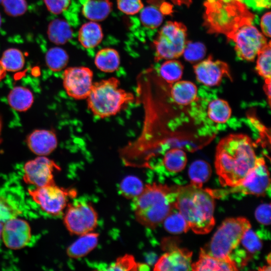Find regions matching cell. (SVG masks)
I'll return each instance as SVG.
<instances>
[{
  "label": "cell",
  "instance_id": "obj_21",
  "mask_svg": "<svg viewBox=\"0 0 271 271\" xmlns=\"http://www.w3.org/2000/svg\"><path fill=\"white\" fill-rule=\"evenodd\" d=\"M110 0H86L83 4V16L91 21L101 22L106 19L112 10Z\"/></svg>",
  "mask_w": 271,
  "mask_h": 271
},
{
  "label": "cell",
  "instance_id": "obj_11",
  "mask_svg": "<svg viewBox=\"0 0 271 271\" xmlns=\"http://www.w3.org/2000/svg\"><path fill=\"white\" fill-rule=\"evenodd\" d=\"M231 40L234 43L237 57L248 61H253L258 52L267 44L264 36L252 24L239 28Z\"/></svg>",
  "mask_w": 271,
  "mask_h": 271
},
{
  "label": "cell",
  "instance_id": "obj_49",
  "mask_svg": "<svg viewBox=\"0 0 271 271\" xmlns=\"http://www.w3.org/2000/svg\"><path fill=\"white\" fill-rule=\"evenodd\" d=\"M2 130V121L1 118L0 117V143L1 142V141H2V138H1Z\"/></svg>",
  "mask_w": 271,
  "mask_h": 271
},
{
  "label": "cell",
  "instance_id": "obj_46",
  "mask_svg": "<svg viewBox=\"0 0 271 271\" xmlns=\"http://www.w3.org/2000/svg\"><path fill=\"white\" fill-rule=\"evenodd\" d=\"M263 89L268 99V103H270V80H264Z\"/></svg>",
  "mask_w": 271,
  "mask_h": 271
},
{
  "label": "cell",
  "instance_id": "obj_33",
  "mask_svg": "<svg viewBox=\"0 0 271 271\" xmlns=\"http://www.w3.org/2000/svg\"><path fill=\"white\" fill-rule=\"evenodd\" d=\"M140 19L146 28L155 29L160 26L163 21V13L154 6L144 7L140 12Z\"/></svg>",
  "mask_w": 271,
  "mask_h": 271
},
{
  "label": "cell",
  "instance_id": "obj_28",
  "mask_svg": "<svg viewBox=\"0 0 271 271\" xmlns=\"http://www.w3.org/2000/svg\"><path fill=\"white\" fill-rule=\"evenodd\" d=\"M211 168L206 161L198 160L193 162L189 168L188 175L191 180V184L199 187L210 178Z\"/></svg>",
  "mask_w": 271,
  "mask_h": 271
},
{
  "label": "cell",
  "instance_id": "obj_37",
  "mask_svg": "<svg viewBox=\"0 0 271 271\" xmlns=\"http://www.w3.org/2000/svg\"><path fill=\"white\" fill-rule=\"evenodd\" d=\"M147 268V265L136 262L134 257L130 254H125L118 258L116 261L110 265L106 270H137Z\"/></svg>",
  "mask_w": 271,
  "mask_h": 271
},
{
  "label": "cell",
  "instance_id": "obj_27",
  "mask_svg": "<svg viewBox=\"0 0 271 271\" xmlns=\"http://www.w3.org/2000/svg\"><path fill=\"white\" fill-rule=\"evenodd\" d=\"M187 162L185 152L180 148H174L168 151L163 160L166 169L171 173H178L185 168Z\"/></svg>",
  "mask_w": 271,
  "mask_h": 271
},
{
  "label": "cell",
  "instance_id": "obj_45",
  "mask_svg": "<svg viewBox=\"0 0 271 271\" xmlns=\"http://www.w3.org/2000/svg\"><path fill=\"white\" fill-rule=\"evenodd\" d=\"M270 13L267 12L262 17L260 21V26L264 35L270 37Z\"/></svg>",
  "mask_w": 271,
  "mask_h": 271
},
{
  "label": "cell",
  "instance_id": "obj_3",
  "mask_svg": "<svg viewBox=\"0 0 271 271\" xmlns=\"http://www.w3.org/2000/svg\"><path fill=\"white\" fill-rule=\"evenodd\" d=\"M178 186L153 183L144 186L141 194L134 199L136 220L143 226L155 228L175 208Z\"/></svg>",
  "mask_w": 271,
  "mask_h": 271
},
{
  "label": "cell",
  "instance_id": "obj_20",
  "mask_svg": "<svg viewBox=\"0 0 271 271\" xmlns=\"http://www.w3.org/2000/svg\"><path fill=\"white\" fill-rule=\"evenodd\" d=\"M103 38V33L100 25L90 21L83 24L78 33V40L85 49H92L100 44Z\"/></svg>",
  "mask_w": 271,
  "mask_h": 271
},
{
  "label": "cell",
  "instance_id": "obj_2",
  "mask_svg": "<svg viewBox=\"0 0 271 271\" xmlns=\"http://www.w3.org/2000/svg\"><path fill=\"white\" fill-rule=\"evenodd\" d=\"M175 208L196 234L208 233L215 225L214 198L208 189L192 184L178 186Z\"/></svg>",
  "mask_w": 271,
  "mask_h": 271
},
{
  "label": "cell",
  "instance_id": "obj_41",
  "mask_svg": "<svg viewBox=\"0 0 271 271\" xmlns=\"http://www.w3.org/2000/svg\"><path fill=\"white\" fill-rule=\"evenodd\" d=\"M118 9L127 15H134L142 10L144 5L142 0H117Z\"/></svg>",
  "mask_w": 271,
  "mask_h": 271
},
{
  "label": "cell",
  "instance_id": "obj_31",
  "mask_svg": "<svg viewBox=\"0 0 271 271\" xmlns=\"http://www.w3.org/2000/svg\"><path fill=\"white\" fill-rule=\"evenodd\" d=\"M48 67L53 72H59L64 69L69 61L67 52L62 48L55 47L50 48L45 56Z\"/></svg>",
  "mask_w": 271,
  "mask_h": 271
},
{
  "label": "cell",
  "instance_id": "obj_39",
  "mask_svg": "<svg viewBox=\"0 0 271 271\" xmlns=\"http://www.w3.org/2000/svg\"><path fill=\"white\" fill-rule=\"evenodd\" d=\"M2 4L5 12L13 17L22 16L27 10L26 0H4Z\"/></svg>",
  "mask_w": 271,
  "mask_h": 271
},
{
  "label": "cell",
  "instance_id": "obj_32",
  "mask_svg": "<svg viewBox=\"0 0 271 271\" xmlns=\"http://www.w3.org/2000/svg\"><path fill=\"white\" fill-rule=\"evenodd\" d=\"M165 229L169 233L178 234L188 231L190 226L181 213L175 208L163 221Z\"/></svg>",
  "mask_w": 271,
  "mask_h": 271
},
{
  "label": "cell",
  "instance_id": "obj_5",
  "mask_svg": "<svg viewBox=\"0 0 271 271\" xmlns=\"http://www.w3.org/2000/svg\"><path fill=\"white\" fill-rule=\"evenodd\" d=\"M87 106L100 118L116 115L134 100L133 94L120 87L119 80L110 77L93 82L87 97Z\"/></svg>",
  "mask_w": 271,
  "mask_h": 271
},
{
  "label": "cell",
  "instance_id": "obj_42",
  "mask_svg": "<svg viewBox=\"0 0 271 271\" xmlns=\"http://www.w3.org/2000/svg\"><path fill=\"white\" fill-rule=\"evenodd\" d=\"M43 1L48 11L54 15H60L65 12L71 3V0Z\"/></svg>",
  "mask_w": 271,
  "mask_h": 271
},
{
  "label": "cell",
  "instance_id": "obj_50",
  "mask_svg": "<svg viewBox=\"0 0 271 271\" xmlns=\"http://www.w3.org/2000/svg\"><path fill=\"white\" fill-rule=\"evenodd\" d=\"M3 226V223L0 221V239L2 238Z\"/></svg>",
  "mask_w": 271,
  "mask_h": 271
},
{
  "label": "cell",
  "instance_id": "obj_40",
  "mask_svg": "<svg viewBox=\"0 0 271 271\" xmlns=\"http://www.w3.org/2000/svg\"><path fill=\"white\" fill-rule=\"evenodd\" d=\"M240 243H241L247 251L251 254L258 252L262 247L260 239L251 228L244 233Z\"/></svg>",
  "mask_w": 271,
  "mask_h": 271
},
{
  "label": "cell",
  "instance_id": "obj_23",
  "mask_svg": "<svg viewBox=\"0 0 271 271\" xmlns=\"http://www.w3.org/2000/svg\"><path fill=\"white\" fill-rule=\"evenodd\" d=\"M32 92L28 88L17 86L13 88L8 95L10 106L14 110L23 112L28 110L34 103Z\"/></svg>",
  "mask_w": 271,
  "mask_h": 271
},
{
  "label": "cell",
  "instance_id": "obj_24",
  "mask_svg": "<svg viewBox=\"0 0 271 271\" xmlns=\"http://www.w3.org/2000/svg\"><path fill=\"white\" fill-rule=\"evenodd\" d=\"M120 63L118 51L112 48H104L98 51L94 58V64L100 71L112 73L117 70Z\"/></svg>",
  "mask_w": 271,
  "mask_h": 271
},
{
  "label": "cell",
  "instance_id": "obj_13",
  "mask_svg": "<svg viewBox=\"0 0 271 271\" xmlns=\"http://www.w3.org/2000/svg\"><path fill=\"white\" fill-rule=\"evenodd\" d=\"M23 179L27 184L36 187L55 184L54 172L60 170L58 165L46 156H38L27 161L23 167Z\"/></svg>",
  "mask_w": 271,
  "mask_h": 271
},
{
  "label": "cell",
  "instance_id": "obj_9",
  "mask_svg": "<svg viewBox=\"0 0 271 271\" xmlns=\"http://www.w3.org/2000/svg\"><path fill=\"white\" fill-rule=\"evenodd\" d=\"M32 199L47 214L52 216L61 214L67 206L69 198L76 195L72 189H65L55 184L29 189Z\"/></svg>",
  "mask_w": 271,
  "mask_h": 271
},
{
  "label": "cell",
  "instance_id": "obj_7",
  "mask_svg": "<svg viewBox=\"0 0 271 271\" xmlns=\"http://www.w3.org/2000/svg\"><path fill=\"white\" fill-rule=\"evenodd\" d=\"M186 28L181 23L167 22L154 41L155 60L174 59L183 53L186 41Z\"/></svg>",
  "mask_w": 271,
  "mask_h": 271
},
{
  "label": "cell",
  "instance_id": "obj_34",
  "mask_svg": "<svg viewBox=\"0 0 271 271\" xmlns=\"http://www.w3.org/2000/svg\"><path fill=\"white\" fill-rule=\"evenodd\" d=\"M144 186L137 177L129 175L124 178L119 186L121 194L127 199H134L142 192Z\"/></svg>",
  "mask_w": 271,
  "mask_h": 271
},
{
  "label": "cell",
  "instance_id": "obj_10",
  "mask_svg": "<svg viewBox=\"0 0 271 271\" xmlns=\"http://www.w3.org/2000/svg\"><path fill=\"white\" fill-rule=\"evenodd\" d=\"M98 216L89 203L68 204L63 221L71 234L82 235L93 230L97 225Z\"/></svg>",
  "mask_w": 271,
  "mask_h": 271
},
{
  "label": "cell",
  "instance_id": "obj_12",
  "mask_svg": "<svg viewBox=\"0 0 271 271\" xmlns=\"http://www.w3.org/2000/svg\"><path fill=\"white\" fill-rule=\"evenodd\" d=\"M93 73L89 68L74 66L66 68L63 74V85L70 97L86 99L93 85Z\"/></svg>",
  "mask_w": 271,
  "mask_h": 271
},
{
  "label": "cell",
  "instance_id": "obj_44",
  "mask_svg": "<svg viewBox=\"0 0 271 271\" xmlns=\"http://www.w3.org/2000/svg\"><path fill=\"white\" fill-rule=\"evenodd\" d=\"M244 4L247 8L254 11H261L268 9L270 6V0H239Z\"/></svg>",
  "mask_w": 271,
  "mask_h": 271
},
{
  "label": "cell",
  "instance_id": "obj_17",
  "mask_svg": "<svg viewBox=\"0 0 271 271\" xmlns=\"http://www.w3.org/2000/svg\"><path fill=\"white\" fill-rule=\"evenodd\" d=\"M26 144L34 154L38 156H46L56 149L58 139L56 134L53 130L37 129L27 136Z\"/></svg>",
  "mask_w": 271,
  "mask_h": 271
},
{
  "label": "cell",
  "instance_id": "obj_47",
  "mask_svg": "<svg viewBox=\"0 0 271 271\" xmlns=\"http://www.w3.org/2000/svg\"><path fill=\"white\" fill-rule=\"evenodd\" d=\"M7 71L4 68L1 61H0V81L3 79L6 75Z\"/></svg>",
  "mask_w": 271,
  "mask_h": 271
},
{
  "label": "cell",
  "instance_id": "obj_15",
  "mask_svg": "<svg viewBox=\"0 0 271 271\" xmlns=\"http://www.w3.org/2000/svg\"><path fill=\"white\" fill-rule=\"evenodd\" d=\"M194 70L197 80L206 86H217L225 77L231 79L227 63L211 56L194 65Z\"/></svg>",
  "mask_w": 271,
  "mask_h": 271
},
{
  "label": "cell",
  "instance_id": "obj_4",
  "mask_svg": "<svg viewBox=\"0 0 271 271\" xmlns=\"http://www.w3.org/2000/svg\"><path fill=\"white\" fill-rule=\"evenodd\" d=\"M204 25L209 33L225 35L231 40L241 27L252 24L255 16L239 0H205Z\"/></svg>",
  "mask_w": 271,
  "mask_h": 271
},
{
  "label": "cell",
  "instance_id": "obj_36",
  "mask_svg": "<svg viewBox=\"0 0 271 271\" xmlns=\"http://www.w3.org/2000/svg\"><path fill=\"white\" fill-rule=\"evenodd\" d=\"M186 60L190 63L197 62L202 59L206 54V48L200 42L187 41L183 53Z\"/></svg>",
  "mask_w": 271,
  "mask_h": 271
},
{
  "label": "cell",
  "instance_id": "obj_48",
  "mask_svg": "<svg viewBox=\"0 0 271 271\" xmlns=\"http://www.w3.org/2000/svg\"><path fill=\"white\" fill-rule=\"evenodd\" d=\"M259 269L261 270H270V265L264 266L262 268Z\"/></svg>",
  "mask_w": 271,
  "mask_h": 271
},
{
  "label": "cell",
  "instance_id": "obj_1",
  "mask_svg": "<svg viewBox=\"0 0 271 271\" xmlns=\"http://www.w3.org/2000/svg\"><path fill=\"white\" fill-rule=\"evenodd\" d=\"M257 157L251 139L244 134H229L220 141L215 167L223 187L238 185L253 167Z\"/></svg>",
  "mask_w": 271,
  "mask_h": 271
},
{
  "label": "cell",
  "instance_id": "obj_19",
  "mask_svg": "<svg viewBox=\"0 0 271 271\" xmlns=\"http://www.w3.org/2000/svg\"><path fill=\"white\" fill-rule=\"evenodd\" d=\"M198 89L196 85L189 81H178L172 84L170 95L178 105L187 106L194 102L197 97Z\"/></svg>",
  "mask_w": 271,
  "mask_h": 271
},
{
  "label": "cell",
  "instance_id": "obj_22",
  "mask_svg": "<svg viewBox=\"0 0 271 271\" xmlns=\"http://www.w3.org/2000/svg\"><path fill=\"white\" fill-rule=\"evenodd\" d=\"M80 235L67 249V254L71 258H77L85 256L98 244L99 234L97 233L90 232Z\"/></svg>",
  "mask_w": 271,
  "mask_h": 271
},
{
  "label": "cell",
  "instance_id": "obj_14",
  "mask_svg": "<svg viewBox=\"0 0 271 271\" xmlns=\"http://www.w3.org/2000/svg\"><path fill=\"white\" fill-rule=\"evenodd\" d=\"M32 237L31 228L25 220L17 217L3 223L2 238L5 246L20 249L27 246Z\"/></svg>",
  "mask_w": 271,
  "mask_h": 271
},
{
  "label": "cell",
  "instance_id": "obj_8",
  "mask_svg": "<svg viewBox=\"0 0 271 271\" xmlns=\"http://www.w3.org/2000/svg\"><path fill=\"white\" fill-rule=\"evenodd\" d=\"M270 183L269 173L264 158L257 157L253 167L238 185L227 189L208 190L214 198L236 193L260 196L270 191Z\"/></svg>",
  "mask_w": 271,
  "mask_h": 271
},
{
  "label": "cell",
  "instance_id": "obj_29",
  "mask_svg": "<svg viewBox=\"0 0 271 271\" xmlns=\"http://www.w3.org/2000/svg\"><path fill=\"white\" fill-rule=\"evenodd\" d=\"M158 72L165 82L172 84L182 78L183 66L180 62L175 59L166 60L160 66Z\"/></svg>",
  "mask_w": 271,
  "mask_h": 271
},
{
  "label": "cell",
  "instance_id": "obj_43",
  "mask_svg": "<svg viewBox=\"0 0 271 271\" xmlns=\"http://www.w3.org/2000/svg\"><path fill=\"white\" fill-rule=\"evenodd\" d=\"M255 217L257 221L263 225L270 223V204L264 203L258 206L255 211Z\"/></svg>",
  "mask_w": 271,
  "mask_h": 271
},
{
  "label": "cell",
  "instance_id": "obj_52",
  "mask_svg": "<svg viewBox=\"0 0 271 271\" xmlns=\"http://www.w3.org/2000/svg\"><path fill=\"white\" fill-rule=\"evenodd\" d=\"M4 0H0V4H2V3L3 2Z\"/></svg>",
  "mask_w": 271,
  "mask_h": 271
},
{
  "label": "cell",
  "instance_id": "obj_16",
  "mask_svg": "<svg viewBox=\"0 0 271 271\" xmlns=\"http://www.w3.org/2000/svg\"><path fill=\"white\" fill-rule=\"evenodd\" d=\"M192 252L186 248L173 247L162 255L155 264L156 271L190 270Z\"/></svg>",
  "mask_w": 271,
  "mask_h": 271
},
{
  "label": "cell",
  "instance_id": "obj_18",
  "mask_svg": "<svg viewBox=\"0 0 271 271\" xmlns=\"http://www.w3.org/2000/svg\"><path fill=\"white\" fill-rule=\"evenodd\" d=\"M236 264L231 257L219 259L213 257L201 248L198 260L191 263V270L199 271L237 270Z\"/></svg>",
  "mask_w": 271,
  "mask_h": 271
},
{
  "label": "cell",
  "instance_id": "obj_6",
  "mask_svg": "<svg viewBox=\"0 0 271 271\" xmlns=\"http://www.w3.org/2000/svg\"><path fill=\"white\" fill-rule=\"evenodd\" d=\"M251 228L249 221L243 217L224 220L213 236L207 250L208 254L219 259L231 257L230 254L240 243L244 233Z\"/></svg>",
  "mask_w": 271,
  "mask_h": 271
},
{
  "label": "cell",
  "instance_id": "obj_38",
  "mask_svg": "<svg viewBox=\"0 0 271 271\" xmlns=\"http://www.w3.org/2000/svg\"><path fill=\"white\" fill-rule=\"evenodd\" d=\"M20 213V210L14 203L8 198L0 196V221H6L17 217Z\"/></svg>",
  "mask_w": 271,
  "mask_h": 271
},
{
  "label": "cell",
  "instance_id": "obj_51",
  "mask_svg": "<svg viewBox=\"0 0 271 271\" xmlns=\"http://www.w3.org/2000/svg\"><path fill=\"white\" fill-rule=\"evenodd\" d=\"M2 17H1V14H0V27L1 26V25H2Z\"/></svg>",
  "mask_w": 271,
  "mask_h": 271
},
{
  "label": "cell",
  "instance_id": "obj_26",
  "mask_svg": "<svg viewBox=\"0 0 271 271\" xmlns=\"http://www.w3.org/2000/svg\"><path fill=\"white\" fill-rule=\"evenodd\" d=\"M207 115L212 122L223 124L230 119L231 109L226 101L221 98H215L208 104Z\"/></svg>",
  "mask_w": 271,
  "mask_h": 271
},
{
  "label": "cell",
  "instance_id": "obj_35",
  "mask_svg": "<svg viewBox=\"0 0 271 271\" xmlns=\"http://www.w3.org/2000/svg\"><path fill=\"white\" fill-rule=\"evenodd\" d=\"M270 42L264 46L257 53L255 69L264 80H270Z\"/></svg>",
  "mask_w": 271,
  "mask_h": 271
},
{
  "label": "cell",
  "instance_id": "obj_25",
  "mask_svg": "<svg viewBox=\"0 0 271 271\" xmlns=\"http://www.w3.org/2000/svg\"><path fill=\"white\" fill-rule=\"evenodd\" d=\"M47 33L50 41L58 45L66 43L73 36V30L70 25L61 19L53 20L49 23Z\"/></svg>",
  "mask_w": 271,
  "mask_h": 271
},
{
  "label": "cell",
  "instance_id": "obj_30",
  "mask_svg": "<svg viewBox=\"0 0 271 271\" xmlns=\"http://www.w3.org/2000/svg\"><path fill=\"white\" fill-rule=\"evenodd\" d=\"M0 61L6 70L9 72H17L24 67L25 63L23 52L18 49L11 48L3 53Z\"/></svg>",
  "mask_w": 271,
  "mask_h": 271
}]
</instances>
